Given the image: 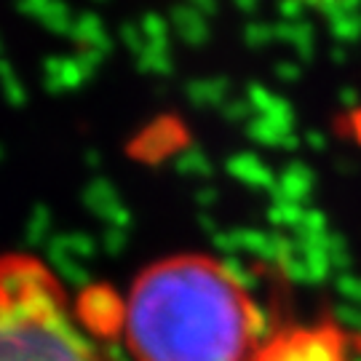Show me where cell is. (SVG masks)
I'll return each instance as SVG.
<instances>
[{
    "label": "cell",
    "mask_w": 361,
    "mask_h": 361,
    "mask_svg": "<svg viewBox=\"0 0 361 361\" xmlns=\"http://www.w3.org/2000/svg\"><path fill=\"white\" fill-rule=\"evenodd\" d=\"M249 361H350L348 335L332 324L289 326L262 337Z\"/></svg>",
    "instance_id": "3"
},
{
    "label": "cell",
    "mask_w": 361,
    "mask_h": 361,
    "mask_svg": "<svg viewBox=\"0 0 361 361\" xmlns=\"http://www.w3.org/2000/svg\"><path fill=\"white\" fill-rule=\"evenodd\" d=\"M0 361H110L91 322L35 255H0Z\"/></svg>",
    "instance_id": "2"
},
{
    "label": "cell",
    "mask_w": 361,
    "mask_h": 361,
    "mask_svg": "<svg viewBox=\"0 0 361 361\" xmlns=\"http://www.w3.org/2000/svg\"><path fill=\"white\" fill-rule=\"evenodd\" d=\"M134 361H249L262 313L238 276L207 255L147 265L121 305Z\"/></svg>",
    "instance_id": "1"
}]
</instances>
